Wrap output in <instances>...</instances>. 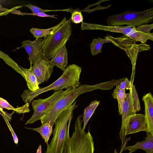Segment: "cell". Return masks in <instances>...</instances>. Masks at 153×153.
<instances>
[{
  "mask_svg": "<svg viewBox=\"0 0 153 153\" xmlns=\"http://www.w3.org/2000/svg\"><path fill=\"white\" fill-rule=\"evenodd\" d=\"M111 88V84L109 81L93 85H79L78 87L73 88L56 102L49 112L41 118L42 125L50 122L51 125L53 127L58 115L71 106L76 98L82 94L96 89L109 90Z\"/></svg>",
  "mask_w": 153,
  "mask_h": 153,
  "instance_id": "6da1fadb",
  "label": "cell"
},
{
  "mask_svg": "<svg viewBox=\"0 0 153 153\" xmlns=\"http://www.w3.org/2000/svg\"><path fill=\"white\" fill-rule=\"evenodd\" d=\"M82 70L81 67L75 64L70 65L66 68L61 76L53 83L33 92L25 90L21 95L25 103L29 104L38 95L49 91H59L71 87L76 88L80 83L79 79Z\"/></svg>",
  "mask_w": 153,
  "mask_h": 153,
  "instance_id": "7a4b0ae2",
  "label": "cell"
},
{
  "mask_svg": "<svg viewBox=\"0 0 153 153\" xmlns=\"http://www.w3.org/2000/svg\"><path fill=\"white\" fill-rule=\"evenodd\" d=\"M82 117L83 115L77 116L75 122L74 130L71 137L69 134L70 125L68 126L63 153H94L93 138L89 130L87 133L82 130Z\"/></svg>",
  "mask_w": 153,
  "mask_h": 153,
  "instance_id": "3957f363",
  "label": "cell"
},
{
  "mask_svg": "<svg viewBox=\"0 0 153 153\" xmlns=\"http://www.w3.org/2000/svg\"><path fill=\"white\" fill-rule=\"evenodd\" d=\"M75 102L71 106L61 113L54 123L53 136L49 144H47L45 153H63L67 130L73 117V111L79 105Z\"/></svg>",
  "mask_w": 153,
  "mask_h": 153,
  "instance_id": "277c9868",
  "label": "cell"
},
{
  "mask_svg": "<svg viewBox=\"0 0 153 153\" xmlns=\"http://www.w3.org/2000/svg\"><path fill=\"white\" fill-rule=\"evenodd\" d=\"M153 28V24H146L137 27L132 26H108L82 22L81 29L100 30L111 32L121 33L126 37L132 39L136 42L145 43L148 40L153 41V33L150 30Z\"/></svg>",
  "mask_w": 153,
  "mask_h": 153,
  "instance_id": "5b68a950",
  "label": "cell"
},
{
  "mask_svg": "<svg viewBox=\"0 0 153 153\" xmlns=\"http://www.w3.org/2000/svg\"><path fill=\"white\" fill-rule=\"evenodd\" d=\"M71 22L70 18L52 33L44 37L40 45L45 59H51L55 52L69 40L72 33Z\"/></svg>",
  "mask_w": 153,
  "mask_h": 153,
  "instance_id": "8992f818",
  "label": "cell"
},
{
  "mask_svg": "<svg viewBox=\"0 0 153 153\" xmlns=\"http://www.w3.org/2000/svg\"><path fill=\"white\" fill-rule=\"evenodd\" d=\"M153 20V8L142 11H126L109 16L107 20V26H128L137 27L148 24Z\"/></svg>",
  "mask_w": 153,
  "mask_h": 153,
  "instance_id": "52a82bcc",
  "label": "cell"
},
{
  "mask_svg": "<svg viewBox=\"0 0 153 153\" xmlns=\"http://www.w3.org/2000/svg\"><path fill=\"white\" fill-rule=\"evenodd\" d=\"M111 41L115 46L124 51L130 59L132 65V75L134 76L135 66L139 53L144 51L149 50L150 45L141 43L137 44L134 40L123 35L119 37H114L108 35L104 37Z\"/></svg>",
  "mask_w": 153,
  "mask_h": 153,
  "instance_id": "ba28073f",
  "label": "cell"
},
{
  "mask_svg": "<svg viewBox=\"0 0 153 153\" xmlns=\"http://www.w3.org/2000/svg\"><path fill=\"white\" fill-rule=\"evenodd\" d=\"M73 88L72 87H69L64 91L62 89L55 91L52 95L46 98L33 100L31 105L34 113L25 125L32 124L40 120L42 117L49 112L59 99L66 95Z\"/></svg>",
  "mask_w": 153,
  "mask_h": 153,
  "instance_id": "9c48e42d",
  "label": "cell"
},
{
  "mask_svg": "<svg viewBox=\"0 0 153 153\" xmlns=\"http://www.w3.org/2000/svg\"><path fill=\"white\" fill-rule=\"evenodd\" d=\"M126 96L123 103L122 114V124L120 132V138L122 141V146L120 153L123 151V148L126 146V128L129 118L134 113L133 111V104L131 90L129 93L126 94Z\"/></svg>",
  "mask_w": 153,
  "mask_h": 153,
  "instance_id": "30bf717a",
  "label": "cell"
},
{
  "mask_svg": "<svg viewBox=\"0 0 153 153\" xmlns=\"http://www.w3.org/2000/svg\"><path fill=\"white\" fill-rule=\"evenodd\" d=\"M54 65L51 60L45 59L42 56L32 67L39 84L47 82L53 71Z\"/></svg>",
  "mask_w": 153,
  "mask_h": 153,
  "instance_id": "8fae6325",
  "label": "cell"
},
{
  "mask_svg": "<svg viewBox=\"0 0 153 153\" xmlns=\"http://www.w3.org/2000/svg\"><path fill=\"white\" fill-rule=\"evenodd\" d=\"M43 39L42 38L36 39L34 41L27 40L22 42L23 47L28 54L30 66L38 61L42 56L41 49V43Z\"/></svg>",
  "mask_w": 153,
  "mask_h": 153,
  "instance_id": "7c38bea8",
  "label": "cell"
},
{
  "mask_svg": "<svg viewBox=\"0 0 153 153\" xmlns=\"http://www.w3.org/2000/svg\"><path fill=\"white\" fill-rule=\"evenodd\" d=\"M141 131H148L144 115L135 114L129 118L126 128V135Z\"/></svg>",
  "mask_w": 153,
  "mask_h": 153,
  "instance_id": "4fadbf2b",
  "label": "cell"
},
{
  "mask_svg": "<svg viewBox=\"0 0 153 153\" xmlns=\"http://www.w3.org/2000/svg\"><path fill=\"white\" fill-rule=\"evenodd\" d=\"M142 100L144 104V115L148 129L147 133L153 135V98L151 93L145 94Z\"/></svg>",
  "mask_w": 153,
  "mask_h": 153,
  "instance_id": "5bb4252c",
  "label": "cell"
},
{
  "mask_svg": "<svg viewBox=\"0 0 153 153\" xmlns=\"http://www.w3.org/2000/svg\"><path fill=\"white\" fill-rule=\"evenodd\" d=\"M51 60L54 65L64 71L68 65V51L65 44L52 56Z\"/></svg>",
  "mask_w": 153,
  "mask_h": 153,
  "instance_id": "9a60e30c",
  "label": "cell"
},
{
  "mask_svg": "<svg viewBox=\"0 0 153 153\" xmlns=\"http://www.w3.org/2000/svg\"><path fill=\"white\" fill-rule=\"evenodd\" d=\"M145 139L142 141L138 142L134 145L127 146H125L123 151L128 150L133 152L138 149L144 150L146 153H153V135L148 133Z\"/></svg>",
  "mask_w": 153,
  "mask_h": 153,
  "instance_id": "2e32d148",
  "label": "cell"
},
{
  "mask_svg": "<svg viewBox=\"0 0 153 153\" xmlns=\"http://www.w3.org/2000/svg\"><path fill=\"white\" fill-rule=\"evenodd\" d=\"M32 66L29 69L21 67L24 74V79L26 80L29 90L32 92L36 91L40 88L39 86L37 78L33 71Z\"/></svg>",
  "mask_w": 153,
  "mask_h": 153,
  "instance_id": "e0dca14e",
  "label": "cell"
},
{
  "mask_svg": "<svg viewBox=\"0 0 153 153\" xmlns=\"http://www.w3.org/2000/svg\"><path fill=\"white\" fill-rule=\"evenodd\" d=\"M66 20V17H65L58 24L54 27L46 29L32 28L30 29V32L36 39L42 37H45L57 29Z\"/></svg>",
  "mask_w": 153,
  "mask_h": 153,
  "instance_id": "ac0fdd59",
  "label": "cell"
},
{
  "mask_svg": "<svg viewBox=\"0 0 153 153\" xmlns=\"http://www.w3.org/2000/svg\"><path fill=\"white\" fill-rule=\"evenodd\" d=\"M25 128L39 132L47 144L48 143V142L50 137L53 132V126L51 125L50 122L42 125L40 127L37 128Z\"/></svg>",
  "mask_w": 153,
  "mask_h": 153,
  "instance_id": "d6986e66",
  "label": "cell"
},
{
  "mask_svg": "<svg viewBox=\"0 0 153 153\" xmlns=\"http://www.w3.org/2000/svg\"><path fill=\"white\" fill-rule=\"evenodd\" d=\"M100 101L95 100L92 102L90 105L84 109L83 115V125L82 130L85 131V127L95 110L99 105Z\"/></svg>",
  "mask_w": 153,
  "mask_h": 153,
  "instance_id": "ffe728a7",
  "label": "cell"
},
{
  "mask_svg": "<svg viewBox=\"0 0 153 153\" xmlns=\"http://www.w3.org/2000/svg\"><path fill=\"white\" fill-rule=\"evenodd\" d=\"M109 42H111V41L105 38H99L94 39L90 44L92 55H95L100 53H101V48L103 45L105 43Z\"/></svg>",
  "mask_w": 153,
  "mask_h": 153,
  "instance_id": "44dd1931",
  "label": "cell"
},
{
  "mask_svg": "<svg viewBox=\"0 0 153 153\" xmlns=\"http://www.w3.org/2000/svg\"><path fill=\"white\" fill-rule=\"evenodd\" d=\"M126 94L125 90L120 89L117 85L112 94L113 97L117 100L120 115H121L122 114L123 105L126 96Z\"/></svg>",
  "mask_w": 153,
  "mask_h": 153,
  "instance_id": "7402d4cb",
  "label": "cell"
},
{
  "mask_svg": "<svg viewBox=\"0 0 153 153\" xmlns=\"http://www.w3.org/2000/svg\"><path fill=\"white\" fill-rule=\"evenodd\" d=\"M0 106L2 108L13 110L19 114L29 112L30 111L28 103H27L21 107L15 108L11 105L6 100L1 97H0Z\"/></svg>",
  "mask_w": 153,
  "mask_h": 153,
  "instance_id": "603a6c76",
  "label": "cell"
},
{
  "mask_svg": "<svg viewBox=\"0 0 153 153\" xmlns=\"http://www.w3.org/2000/svg\"><path fill=\"white\" fill-rule=\"evenodd\" d=\"M0 58L3 60L6 64L11 67L24 78V74L22 70L19 67L17 63L10 57L7 54L1 51L0 50Z\"/></svg>",
  "mask_w": 153,
  "mask_h": 153,
  "instance_id": "cb8c5ba5",
  "label": "cell"
},
{
  "mask_svg": "<svg viewBox=\"0 0 153 153\" xmlns=\"http://www.w3.org/2000/svg\"><path fill=\"white\" fill-rule=\"evenodd\" d=\"M133 104V111L134 113L140 110V104L136 90L134 85H132L131 89Z\"/></svg>",
  "mask_w": 153,
  "mask_h": 153,
  "instance_id": "d4e9b609",
  "label": "cell"
},
{
  "mask_svg": "<svg viewBox=\"0 0 153 153\" xmlns=\"http://www.w3.org/2000/svg\"><path fill=\"white\" fill-rule=\"evenodd\" d=\"M69 12L71 13V21L76 24L83 22V18L81 11L79 9H70Z\"/></svg>",
  "mask_w": 153,
  "mask_h": 153,
  "instance_id": "484cf974",
  "label": "cell"
},
{
  "mask_svg": "<svg viewBox=\"0 0 153 153\" xmlns=\"http://www.w3.org/2000/svg\"><path fill=\"white\" fill-rule=\"evenodd\" d=\"M10 13L14 14H17L18 15H22L23 16L24 15H31L36 16L40 17H50L51 18H54L56 19H58L57 18L55 17V16H57V15H49L43 13H25L21 12L20 10H14L11 11Z\"/></svg>",
  "mask_w": 153,
  "mask_h": 153,
  "instance_id": "4316f807",
  "label": "cell"
},
{
  "mask_svg": "<svg viewBox=\"0 0 153 153\" xmlns=\"http://www.w3.org/2000/svg\"><path fill=\"white\" fill-rule=\"evenodd\" d=\"M23 5L29 8L32 11L33 13H45L46 12L49 11H64V10H48L43 9L40 8L39 7L34 5L31 4H24Z\"/></svg>",
  "mask_w": 153,
  "mask_h": 153,
  "instance_id": "83f0119b",
  "label": "cell"
},
{
  "mask_svg": "<svg viewBox=\"0 0 153 153\" xmlns=\"http://www.w3.org/2000/svg\"><path fill=\"white\" fill-rule=\"evenodd\" d=\"M132 85L130 81L127 78H126L117 86L120 89L130 90L131 89Z\"/></svg>",
  "mask_w": 153,
  "mask_h": 153,
  "instance_id": "f1b7e54d",
  "label": "cell"
},
{
  "mask_svg": "<svg viewBox=\"0 0 153 153\" xmlns=\"http://www.w3.org/2000/svg\"><path fill=\"white\" fill-rule=\"evenodd\" d=\"M22 7V6H16L10 9L9 10L7 11L0 12V16L7 15L9 13H10L11 11L13 10H16L17 9L20 8Z\"/></svg>",
  "mask_w": 153,
  "mask_h": 153,
  "instance_id": "f546056e",
  "label": "cell"
},
{
  "mask_svg": "<svg viewBox=\"0 0 153 153\" xmlns=\"http://www.w3.org/2000/svg\"><path fill=\"white\" fill-rule=\"evenodd\" d=\"M14 112V111L11 114H9L6 112H4V115L8 121H10L11 120V116Z\"/></svg>",
  "mask_w": 153,
  "mask_h": 153,
  "instance_id": "4dcf8cb0",
  "label": "cell"
},
{
  "mask_svg": "<svg viewBox=\"0 0 153 153\" xmlns=\"http://www.w3.org/2000/svg\"><path fill=\"white\" fill-rule=\"evenodd\" d=\"M9 10V9L4 7L0 4V12L7 11H8Z\"/></svg>",
  "mask_w": 153,
  "mask_h": 153,
  "instance_id": "1f68e13d",
  "label": "cell"
},
{
  "mask_svg": "<svg viewBox=\"0 0 153 153\" xmlns=\"http://www.w3.org/2000/svg\"><path fill=\"white\" fill-rule=\"evenodd\" d=\"M36 153H42V147L41 145L39 146L36 151Z\"/></svg>",
  "mask_w": 153,
  "mask_h": 153,
  "instance_id": "d6a6232c",
  "label": "cell"
},
{
  "mask_svg": "<svg viewBox=\"0 0 153 153\" xmlns=\"http://www.w3.org/2000/svg\"><path fill=\"white\" fill-rule=\"evenodd\" d=\"M114 153H118L117 152L116 150V149H114Z\"/></svg>",
  "mask_w": 153,
  "mask_h": 153,
  "instance_id": "836d02e7",
  "label": "cell"
},
{
  "mask_svg": "<svg viewBox=\"0 0 153 153\" xmlns=\"http://www.w3.org/2000/svg\"><path fill=\"white\" fill-rule=\"evenodd\" d=\"M0 110L1 111H3V108H1L0 107Z\"/></svg>",
  "mask_w": 153,
  "mask_h": 153,
  "instance_id": "e575fe53",
  "label": "cell"
},
{
  "mask_svg": "<svg viewBox=\"0 0 153 153\" xmlns=\"http://www.w3.org/2000/svg\"><path fill=\"white\" fill-rule=\"evenodd\" d=\"M133 152L131 151H130L128 153H132Z\"/></svg>",
  "mask_w": 153,
  "mask_h": 153,
  "instance_id": "d590c367",
  "label": "cell"
}]
</instances>
